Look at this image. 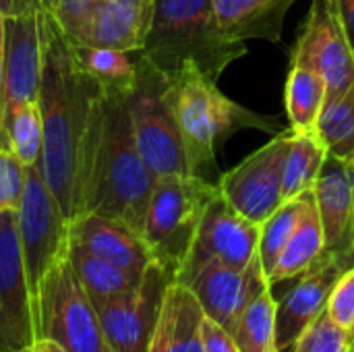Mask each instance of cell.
Listing matches in <instances>:
<instances>
[{
    "mask_svg": "<svg viewBox=\"0 0 354 352\" xmlns=\"http://www.w3.org/2000/svg\"><path fill=\"white\" fill-rule=\"evenodd\" d=\"M41 31L44 71L37 102L44 143L35 166L68 224L81 216L83 180L104 89L77 66L71 41L52 12L41 15Z\"/></svg>",
    "mask_w": 354,
    "mask_h": 352,
    "instance_id": "obj_1",
    "label": "cell"
},
{
    "mask_svg": "<svg viewBox=\"0 0 354 352\" xmlns=\"http://www.w3.org/2000/svg\"><path fill=\"white\" fill-rule=\"evenodd\" d=\"M153 185L156 176L135 145L129 93L104 91L83 180L81 214L116 218L143 232Z\"/></svg>",
    "mask_w": 354,
    "mask_h": 352,
    "instance_id": "obj_2",
    "label": "cell"
},
{
    "mask_svg": "<svg viewBox=\"0 0 354 352\" xmlns=\"http://www.w3.org/2000/svg\"><path fill=\"white\" fill-rule=\"evenodd\" d=\"M197 66L187 64L174 77H168L166 98L172 108L189 172L218 185L216 151L220 143L243 129H257L270 135L282 131L276 116L253 112L230 100Z\"/></svg>",
    "mask_w": 354,
    "mask_h": 352,
    "instance_id": "obj_3",
    "label": "cell"
},
{
    "mask_svg": "<svg viewBox=\"0 0 354 352\" xmlns=\"http://www.w3.org/2000/svg\"><path fill=\"white\" fill-rule=\"evenodd\" d=\"M137 54L164 77L193 64L218 81L228 64L247 54V44L224 33L214 0H156L143 50Z\"/></svg>",
    "mask_w": 354,
    "mask_h": 352,
    "instance_id": "obj_4",
    "label": "cell"
},
{
    "mask_svg": "<svg viewBox=\"0 0 354 352\" xmlns=\"http://www.w3.org/2000/svg\"><path fill=\"white\" fill-rule=\"evenodd\" d=\"M218 193L216 183L195 174L156 178L141 234L151 259L172 272L174 280L191 251L201 218Z\"/></svg>",
    "mask_w": 354,
    "mask_h": 352,
    "instance_id": "obj_5",
    "label": "cell"
},
{
    "mask_svg": "<svg viewBox=\"0 0 354 352\" xmlns=\"http://www.w3.org/2000/svg\"><path fill=\"white\" fill-rule=\"evenodd\" d=\"M68 245V243H66ZM37 338H50L66 352H106L93 301L79 282L66 253L50 268L35 297Z\"/></svg>",
    "mask_w": 354,
    "mask_h": 352,
    "instance_id": "obj_6",
    "label": "cell"
},
{
    "mask_svg": "<svg viewBox=\"0 0 354 352\" xmlns=\"http://www.w3.org/2000/svg\"><path fill=\"white\" fill-rule=\"evenodd\" d=\"M166 87L168 77L137 54V83L129 93V112L139 156L156 178L191 174Z\"/></svg>",
    "mask_w": 354,
    "mask_h": 352,
    "instance_id": "obj_7",
    "label": "cell"
},
{
    "mask_svg": "<svg viewBox=\"0 0 354 352\" xmlns=\"http://www.w3.org/2000/svg\"><path fill=\"white\" fill-rule=\"evenodd\" d=\"M29 290L35 297L50 268L66 253V220L58 201L46 187L37 166H27L25 189L15 212Z\"/></svg>",
    "mask_w": 354,
    "mask_h": 352,
    "instance_id": "obj_8",
    "label": "cell"
},
{
    "mask_svg": "<svg viewBox=\"0 0 354 352\" xmlns=\"http://www.w3.org/2000/svg\"><path fill=\"white\" fill-rule=\"evenodd\" d=\"M288 139L290 129L276 133L266 145L218 178L220 195L241 216L259 226L284 203L282 172Z\"/></svg>",
    "mask_w": 354,
    "mask_h": 352,
    "instance_id": "obj_9",
    "label": "cell"
},
{
    "mask_svg": "<svg viewBox=\"0 0 354 352\" xmlns=\"http://www.w3.org/2000/svg\"><path fill=\"white\" fill-rule=\"evenodd\" d=\"M259 232V224L241 216L218 193L201 218L191 251L176 274V282L189 284V280L212 261L234 270H247L257 257Z\"/></svg>",
    "mask_w": 354,
    "mask_h": 352,
    "instance_id": "obj_10",
    "label": "cell"
},
{
    "mask_svg": "<svg viewBox=\"0 0 354 352\" xmlns=\"http://www.w3.org/2000/svg\"><path fill=\"white\" fill-rule=\"evenodd\" d=\"M174 274L151 263L139 286L95 305L104 340L114 352H147L160 305Z\"/></svg>",
    "mask_w": 354,
    "mask_h": 352,
    "instance_id": "obj_11",
    "label": "cell"
},
{
    "mask_svg": "<svg viewBox=\"0 0 354 352\" xmlns=\"http://www.w3.org/2000/svg\"><path fill=\"white\" fill-rule=\"evenodd\" d=\"M290 58L313 66L328 85V98L354 83V52L348 44L338 0H313Z\"/></svg>",
    "mask_w": 354,
    "mask_h": 352,
    "instance_id": "obj_12",
    "label": "cell"
},
{
    "mask_svg": "<svg viewBox=\"0 0 354 352\" xmlns=\"http://www.w3.org/2000/svg\"><path fill=\"white\" fill-rule=\"evenodd\" d=\"M37 338L15 212H0V352H19Z\"/></svg>",
    "mask_w": 354,
    "mask_h": 352,
    "instance_id": "obj_13",
    "label": "cell"
},
{
    "mask_svg": "<svg viewBox=\"0 0 354 352\" xmlns=\"http://www.w3.org/2000/svg\"><path fill=\"white\" fill-rule=\"evenodd\" d=\"M313 199L326 237L328 255L354 266V164L351 158L328 154L317 180Z\"/></svg>",
    "mask_w": 354,
    "mask_h": 352,
    "instance_id": "obj_14",
    "label": "cell"
},
{
    "mask_svg": "<svg viewBox=\"0 0 354 352\" xmlns=\"http://www.w3.org/2000/svg\"><path fill=\"white\" fill-rule=\"evenodd\" d=\"M41 15L4 19V116L39 98L44 71Z\"/></svg>",
    "mask_w": 354,
    "mask_h": 352,
    "instance_id": "obj_15",
    "label": "cell"
},
{
    "mask_svg": "<svg viewBox=\"0 0 354 352\" xmlns=\"http://www.w3.org/2000/svg\"><path fill=\"white\" fill-rule=\"evenodd\" d=\"M266 284L270 282L257 255L247 270H234L212 261L203 266L187 286L197 297L205 317L232 334L245 307Z\"/></svg>",
    "mask_w": 354,
    "mask_h": 352,
    "instance_id": "obj_16",
    "label": "cell"
},
{
    "mask_svg": "<svg viewBox=\"0 0 354 352\" xmlns=\"http://www.w3.org/2000/svg\"><path fill=\"white\" fill-rule=\"evenodd\" d=\"M344 270L346 266L342 261L324 253L278 301L276 332L280 352L292 346L297 338L307 330V326H311L326 311L332 288Z\"/></svg>",
    "mask_w": 354,
    "mask_h": 352,
    "instance_id": "obj_17",
    "label": "cell"
},
{
    "mask_svg": "<svg viewBox=\"0 0 354 352\" xmlns=\"http://www.w3.org/2000/svg\"><path fill=\"white\" fill-rule=\"evenodd\" d=\"M66 239L89 253L124 268L137 278H143L145 270L153 263L143 234L116 218L81 214L66 224Z\"/></svg>",
    "mask_w": 354,
    "mask_h": 352,
    "instance_id": "obj_18",
    "label": "cell"
},
{
    "mask_svg": "<svg viewBox=\"0 0 354 352\" xmlns=\"http://www.w3.org/2000/svg\"><path fill=\"white\" fill-rule=\"evenodd\" d=\"M156 0H93L81 44L129 54L143 50Z\"/></svg>",
    "mask_w": 354,
    "mask_h": 352,
    "instance_id": "obj_19",
    "label": "cell"
},
{
    "mask_svg": "<svg viewBox=\"0 0 354 352\" xmlns=\"http://www.w3.org/2000/svg\"><path fill=\"white\" fill-rule=\"evenodd\" d=\"M203 319L193 290L183 282H170L147 352H203Z\"/></svg>",
    "mask_w": 354,
    "mask_h": 352,
    "instance_id": "obj_20",
    "label": "cell"
},
{
    "mask_svg": "<svg viewBox=\"0 0 354 352\" xmlns=\"http://www.w3.org/2000/svg\"><path fill=\"white\" fill-rule=\"evenodd\" d=\"M297 0H214L216 17L232 39L280 41L286 12Z\"/></svg>",
    "mask_w": 354,
    "mask_h": 352,
    "instance_id": "obj_21",
    "label": "cell"
},
{
    "mask_svg": "<svg viewBox=\"0 0 354 352\" xmlns=\"http://www.w3.org/2000/svg\"><path fill=\"white\" fill-rule=\"evenodd\" d=\"M328 100V85L324 77L303 60L290 58L284 104L288 116V129L301 135L317 133V120Z\"/></svg>",
    "mask_w": 354,
    "mask_h": 352,
    "instance_id": "obj_22",
    "label": "cell"
},
{
    "mask_svg": "<svg viewBox=\"0 0 354 352\" xmlns=\"http://www.w3.org/2000/svg\"><path fill=\"white\" fill-rule=\"evenodd\" d=\"M324 251H326V237H324V228H322L315 199L311 193L295 232L290 234L272 274L268 276V282L274 288V284L299 278L324 255Z\"/></svg>",
    "mask_w": 354,
    "mask_h": 352,
    "instance_id": "obj_23",
    "label": "cell"
},
{
    "mask_svg": "<svg viewBox=\"0 0 354 352\" xmlns=\"http://www.w3.org/2000/svg\"><path fill=\"white\" fill-rule=\"evenodd\" d=\"M66 257L79 278V282L83 284V288L87 290L89 299L93 301V305L118 297L122 293H129L133 288L139 286L141 278H137L135 274L127 272L124 268L97 257L93 253H89L87 249L68 243L66 245Z\"/></svg>",
    "mask_w": 354,
    "mask_h": 352,
    "instance_id": "obj_24",
    "label": "cell"
},
{
    "mask_svg": "<svg viewBox=\"0 0 354 352\" xmlns=\"http://www.w3.org/2000/svg\"><path fill=\"white\" fill-rule=\"evenodd\" d=\"M71 52L77 66L104 91H133L137 83V56L131 58L129 52L87 44H71Z\"/></svg>",
    "mask_w": 354,
    "mask_h": 352,
    "instance_id": "obj_25",
    "label": "cell"
},
{
    "mask_svg": "<svg viewBox=\"0 0 354 352\" xmlns=\"http://www.w3.org/2000/svg\"><path fill=\"white\" fill-rule=\"evenodd\" d=\"M328 156V149L317 133L301 135L290 131L288 149L284 158L282 172V197L284 201L295 199L307 191H313L322 164Z\"/></svg>",
    "mask_w": 354,
    "mask_h": 352,
    "instance_id": "obj_26",
    "label": "cell"
},
{
    "mask_svg": "<svg viewBox=\"0 0 354 352\" xmlns=\"http://www.w3.org/2000/svg\"><path fill=\"white\" fill-rule=\"evenodd\" d=\"M276 307L272 284H266L245 307L232 336L241 352H280L276 332Z\"/></svg>",
    "mask_w": 354,
    "mask_h": 352,
    "instance_id": "obj_27",
    "label": "cell"
},
{
    "mask_svg": "<svg viewBox=\"0 0 354 352\" xmlns=\"http://www.w3.org/2000/svg\"><path fill=\"white\" fill-rule=\"evenodd\" d=\"M317 135L328 154L354 156V83L340 95L328 98L317 120Z\"/></svg>",
    "mask_w": 354,
    "mask_h": 352,
    "instance_id": "obj_28",
    "label": "cell"
},
{
    "mask_svg": "<svg viewBox=\"0 0 354 352\" xmlns=\"http://www.w3.org/2000/svg\"><path fill=\"white\" fill-rule=\"evenodd\" d=\"M313 191H307L295 199H288L284 201L263 224H261V232H259V247H257V255H259V261H261V268H263V274L266 278L272 274L284 245L288 243L290 234L295 232L305 207H307V201L311 197Z\"/></svg>",
    "mask_w": 354,
    "mask_h": 352,
    "instance_id": "obj_29",
    "label": "cell"
},
{
    "mask_svg": "<svg viewBox=\"0 0 354 352\" xmlns=\"http://www.w3.org/2000/svg\"><path fill=\"white\" fill-rule=\"evenodd\" d=\"M6 147L23 162V166H33L39 160L44 143L41 110L39 102L25 104L4 116Z\"/></svg>",
    "mask_w": 354,
    "mask_h": 352,
    "instance_id": "obj_30",
    "label": "cell"
},
{
    "mask_svg": "<svg viewBox=\"0 0 354 352\" xmlns=\"http://www.w3.org/2000/svg\"><path fill=\"white\" fill-rule=\"evenodd\" d=\"M292 352H351V338L328 311H324L292 344Z\"/></svg>",
    "mask_w": 354,
    "mask_h": 352,
    "instance_id": "obj_31",
    "label": "cell"
},
{
    "mask_svg": "<svg viewBox=\"0 0 354 352\" xmlns=\"http://www.w3.org/2000/svg\"><path fill=\"white\" fill-rule=\"evenodd\" d=\"M27 166L6 147L0 145V212H17L25 189Z\"/></svg>",
    "mask_w": 354,
    "mask_h": 352,
    "instance_id": "obj_32",
    "label": "cell"
},
{
    "mask_svg": "<svg viewBox=\"0 0 354 352\" xmlns=\"http://www.w3.org/2000/svg\"><path fill=\"white\" fill-rule=\"evenodd\" d=\"M326 311L346 332L354 328V266L346 268L336 280Z\"/></svg>",
    "mask_w": 354,
    "mask_h": 352,
    "instance_id": "obj_33",
    "label": "cell"
},
{
    "mask_svg": "<svg viewBox=\"0 0 354 352\" xmlns=\"http://www.w3.org/2000/svg\"><path fill=\"white\" fill-rule=\"evenodd\" d=\"M93 0H54L52 17L71 44H81Z\"/></svg>",
    "mask_w": 354,
    "mask_h": 352,
    "instance_id": "obj_34",
    "label": "cell"
},
{
    "mask_svg": "<svg viewBox=\"0 0 354 352\" xmlns=\"http://www.w3.org/2000/svg\"><path fill=\"white\" fill-rule=\"evenodd\" d=\"M203 352H241L234 336L212 319H203Z\"/></svg>",
    "mask_w": 354,
    "mask_h": 352,
    "instance_id": "obj_35",
    "label": "cell"
},
{
    "mask_svg": "<svg viewBox=\"0 0 354 352\" xmlns=\"http://www.w3.org/2000/svg\"><path fill=\"white\" fill-rule=\"evenodd\" d=\"M54 0H0V12L4 17L52 12Z\"/></svg>",
    "mask_w": 354,
    "mask_h": 352,
    "instance_id": "obj_36",
    "label": "cell"
},
{
    "mask_svg": "<svg viewBox=\"0 0 354 352\" xmlns=\"http://www.w3.org/2000/svg\"><path fill=\"white\" fill-rule=\"evenodd\" d=\"M4 15L0 12V145H6V133H4V39H6V27H4Z\"/></svg>",
    "mask_w": 354,
    "mask_h": 352,
    "instance_id": "obj_37",
    "label": "cell"
},
{
    "mask_svg": "<svg viewBox=\"0 0 354 352\" xmlns=\"http://www.w3.org/2000/svg\"><path fill=\"white\" fill-rule=\"evenodd\" d=\"M338 8H340V19L348 37V44L354 52V0H338Z\"/></svg>",
    "mask_w": 354,
    "mask_h": 352,
    "instance_id": "obj_38",
    "label": "cell"
},
{
    "mask_svg": "<svg viewBox=\"0 0 354 352\" xmlns=\"http://www.w3.org/2000/svg\"><path fill=\"white\" fill-rule=\"evenodd\" d=\"M19 352H66L60 344H56L50 338H35L31 344H27L25 349H21Z\"/></svg>",
    "mask_w": 354,
    "mask_h": 352,
    "instance_id": "obj_39",
    "label": "cell"
},
{
    "mask_svg": "<svg viewBox=\"0 0 354 352\" xmlns=\"http://www.w3.org/2000/svg\"><path fill=\"white\" fill-rule=\"evenodd\" d=\"M348 338H351V351H354V328L348 332Z\"/></svg>",
    "mask_w": 354,
    "mask_h": 352,
    "instance_id": "obj_40",
    "label": "cell"
},
{
    "mask_svg": "<svg viewBox=\"0 0 354 352\" xmlns=\"http://www.w3.org/2000/svg\"><path fill=\"white\" fill-rule=\"evenodd\" d=\"M106 352H114V351H112V349H108V351H106Z\"/></svg>",
    "mask_w": 354,
    "mask_h": 352,
    "instance_id": "obj_41",
    "label": "cell"
},
{
    "mask_svg": "<svg viewBox=\"0 0 354 352\" xmlns=\"http://www.w3.org/2000/svg\"><path fill=\"white\" fill-rule=\"evenodd\" d=\"M351 160H353V164H354V156H353V158H351Z\"/></svg>",
    "mask_w": 354,
    "mask_h": 352,
    "instance_id": "obj_42",
    "label": "cell"
},
{
    "mask_svg": "<svg viewBox=\"0 0 354 352\" xmlns=\"http://www.w3.org/2000/svg\"><path fill=\"white\" fill-rule=\"evenodd\" d=\"M351 352H354V351H351Z\"/></svg>",
    "mask_w": 354,
    "mask_h": 352,
    "instance_id": "obj_43",
    "label": "cell"
}]
</instances>
